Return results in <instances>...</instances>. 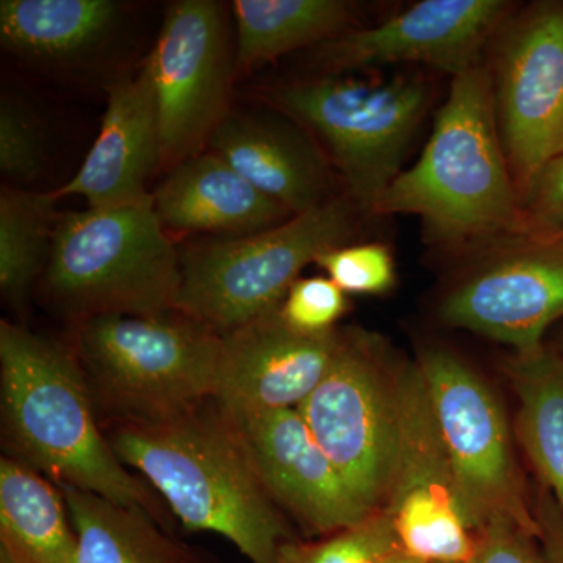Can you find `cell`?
<instances>
[{
    "instance_id": "obj_27",
    "label": "cell",
    "mask_w": 563,
    "mask_h": 563,
    "mask_svg": "<svg viewBox=\"0 0 563 563\" xmlns=\"http://www.w3.org/2000/svg\"><path fill=\"white\" fill-rule=\"evenodd\" d=\"M317 265L346 295H384L395 287V261L384 244H344L320 255Z\"/></svg>"
},
{
    "instance_id": "obj_19",
    "label": "cell",
    "mask_w": 563,
    "mask_h": 563,
    "mask_svg": "<svg viewBox=\"0 0 563 563\" xmlns=\"http://www.w3.org/2000/svg\"><path fill=\"white\" fill-rule=\"evenodd\" d=\"M152 199L163 228L222 233L225 239L263 232L292 217L213 152L173 168Z\"/></svg>"
},
{
    "instance_id": "obj_11",
    "label": "cell",
    "mask_w": 563,
    "mask_h": 563,
    "mask_svg": "<svg viewBox=\"0 0 563 563\" xmlns=\"http://www.w3.org/2000/svg\"><path fill=\"white\" fill-rule=\"evenodd\" d=\"M468 272L444 296L448 325L537 350L563 318V235L518 231L470 252Z\"/></svg>"
},
{
    "instance_id": "obj_10",
    "label": "cell",
    "mask_w": 563,
    "mask_h": 563,
    "mask_svg": "<svg viewBox=\"0 0 563 563\" xmlns=\"http://www.w3.org/2000/svg\"><path fill=\"white\" fill-rule=\"evenodd\" d=\"M399 547L429 563H466L476 536L463 517L450 455L418 363L396 372V453L384 509Z\"/></svg>"
},
{
    "instance_id": "obj_2",
    "label": "cell",
    "mask_w": 563,
    "mask_h": 563,
    "mask_svg": "<svg viewBox=\"0 0 563 563\" xmlns=\"http://www.w3.org/2000/svg\"><path fill=\"white\" fill-rule=\"evenodd\" d=\"M5 435L18 461L58 487L95 493L166 525L152 488L133 476L103 432L87 377L70 347L0 322Z\"/></svg>"
},
{
    "instance_id": "obj_3",
    "label": "cell",
    "mask_w": 563,
    "mask_h": 563,
    "mask_svg": "<svg viewBox=\"0 0 563 563\" xmlns=\"http://www.w3.org/2000/svg\"><path fill=\"white\" fill-rule=\"evenodd\" d=\"M374 214H413L433 243L468 254L521 231L492 70L483 63L453 77L421 157L396 177Z\"/></svg>"
},
{
    "instance_id": "obj_16",
    "label": "cell",
    "mask_w": 563,
    "mask_h": 563,
    "mask_svg": "<svg viewBox=\"0 0 563 563\" xmlns=\"http://www.w3.org/2000/svg\"><path fill=\"white\" fill-rule=\"evenodd\" d=\"M235 421L273 501L307 531L329 537L373 515L347 487L298 410Z\"/></svg>"
},
{
    "instance_id": "obj_24",
    "label": "cell",
    "mask_w": 563,
    "mask_h": 563,
    "mask_svg": "<svg viewBox=\"0 0 563 563\" xmlns=\"http://www.w3.org/2000/svg\"><path fill=\"white\" fill-rule=\"evenodd\" d=\"M118 11L111 0H2L0 40L29 57H68L101 40Z\"/></svg>"
},
{
    "instance_id": "obj_6",
    "label": "cell",
    "mask_w": 563,
    "mask_h": 563,
    "mask_svg": "<svg viewBox=\"0 0 563 563\" xmlns=\"http://www.w3.org/2000/svg\"><path fill=\"white\" fill-rule=\"evenodd\" d=\"M357 211L347 196L331 198L266 231L188 246L177 310L225 335L279 309L309 263L350 242Z\"/></svg>"
},
{
    "instance_id": "obj_29",
    "label": "cell",
    "mask_w": 563,
    "mask_h": 563,
    "mask_svg": "<svg viewBox=\"0 0 563 563\" xmlns=\"http://www.w3.org/2000/svg\"><path fill=\"white\" fill-rule=\"evenodd\" d=\"M43 163V144L29 111L3 96L0 106V169L10 180L35 179Z\"/></svg>"
},
{
    "instance_id": "obj_7",
    "label": "cell",
    "mask_w": 563,
    "mask_h": 563,
    "mask_svg": "<svg viewBox=\"0 0 563 563\" xmlns=\"http://www.w3.org/2000/svg\"><path fill=\"white\" fill-rule=\"evenodd\" d=\"M276 101L324 141L347 198L358 210L374 214L404 172V158L428 110L429 92L418 76L358 80L328 74L282 88Z\"/></svg>"
},
{
    "instance_id": "obj_23",
    "label": "cell",
    "mask_w": 563,
    "mask_h": 563,
    "mask_svg": "<svg viewBox=\"0 0 563 563\" xmlns=\"http://www.w3.org/2000/svg\"><path fill=\"white\" fill-rule=\"evenodd\" d=\"M507 373L520 402L518 439L563 510V358L542 344L515 352Z\"/></svg>"
},
{
    "instance_id": "obj_26",
    "label": "cell",
    "mask_w": 563,
    "mask_h": 563,
    "mask_svg": "<svg viewBox=\"0 0 563 563\" xmlns=\"http://www.w3.org/2000/svg\"><path fill=\"white\" fill-rule=\"evenodd\" d=\"M399 547L395 525L385 510L321 542L290 540L279 550V563H377Z\"/></svg>"
},
{
    "instance_id": "obj_13",
    "label": "cell",
    "mask_w": 563,
    "mask_h": 563,
    "mask_svg": "<svg viewBox=\"0 0 563 563\" xmlns=\"http://www.w3.org/2000/svg\"><path fill=\"white\" fill-rule=\"evenodd\" d=\"M146 62L157 99L161 166L173 169L201 154L228 117L231 68L220 3H172Z\"/></svg>"
},
{
    "instance_id": "obj_15",
    "label": "cell",
    "mask_w": 563,
    "mask_h": 563,
    "mask_svg": "<svg viewBox=\"0 0 563 563\" xmlns=\"http://www.w3.org/2000/svg\"><path fill=\"white\" fill-rule=\"evenodd\" d=\"M279 309L221 335L211 398L235 420L298 409L339 347V329L307 335L291 329Z\"/></svg>"
},
{
    "instance_id": "obj_28",
    "label": "cell",
    "mask_w": 563,
    "mask_h": 563,
    "mask_svg": "<svg viewBox=\"0 0 563 563\" xmlns=\"http://www.w3.org/2000/svg\"><path fill=\"white\" fill-rule=\"evenodd\" d=\"M279 310L284 321L295 331L322 335L335 331L336 321L346 313V292L329 277L298 279Z\"/></svg>"
},
{
    "instance_id": "obj_4",
    "label": "cell",
    "mask_w": 563,
    "mask_h": 563,
    "mask_svg": "<svg viewBox=\"0 0 563 563\" xmlns=\"http://www.w3.org/2000/svg\"><path fill=\"white\" fill-rule=\"evenodd\" d=\"M44 288L76 321L177 310L180 254L155 213L152 195L60 214Z\"/></svg>"
},
{
    "instance_id": "obj_22",
    "label": "cell",
    "mask_w": 563,
    "mask_h": 563,
    "mask_svg": "<svg viewBox=\"0 0 563 563\" xmlns=\"http://www.w3.org/2000/svg\"><path fill=\"white\" fill-rule=\"evenodd\" d=\"M236 68L325 43L350 31L355 7L343 0H235Z\"/></svg>"
},
{
    "instance_id": "obj_9",
    "label": "cell",
    "mask_w": 563,
    "mask_h": 563,
    "mask_svg": "<svg viewBox=\"0 0 563 563\" xmlns=\"http://www.w3.org/2000/svg\"><path fill=\"white\" fill-rule=\"evenodd\" d=\"M296 410L358 501L383 510L396 453V372L379 340L340 331L328 373Z\"/></svg>"
},
{
    "instance_id": "obj_21",
    "label": "cell",
    "mask_w": 563,
    "mask_h": 563,
    "mask_svg": "<svg viewBox=\"0 0 563 563\" xmlns=\"http://www.w3.org/2000/svg\"><path fill=\"white\" fill-rule=\"evenodd\" d=\"M0 547L22 563H77L62 488L13 457L0 461Z\"/></svg>"
},
{
    "instance_id": "obj_5",
    "label": "cell",
    "mask_w": 563,
    "mask_h": 563,
    "mask_svg": "<svg viewBox=\"0 0 563 563\" xmlns=\"http://www.w3.org/2000/svg\"><path fill=\"white\" fill-rule=\"evenodd\" d=\"M221 335L174 310L76 321L73 350L101 421H146L213 396Z\"/></svg>"
},
{
    "instance_id": "obj_31",
    "label": "cell",
    "mask_w": 563,
    "mask_h": 563,
    "mask_svg": "<svg viewBox=\"0 0 563 563\" xmlns=\"http://www.w3.org/2000/svg\"><path fill=\"white\" fill-rule=\"evenodd\" d=\"M532 540L512 521L498 518L476 533V550L466 563H544Z\"/></svg>"
},
{
    "instance_id": "obj_17",
    "label": "cell",
    "mask_w": 563,
    "mask_h": 563,
    "mask_svg": "<svg viewBox=\"0 0 563 563\" xmlns=\"http://www.w3.org/2000/svg\"><path fill=\"white\" fill-rule=\"evenodd\" d=\"M161 166V131L154 79L147 62L139 74L114 81L101 132L62 196H80L88 207L124 206L147 198V181Z\"/></svg>"
},
{
    "instance_id": "obj_1",
    "label": "cell",
    "mask_w": 563,
    "mask_h": 563,
    "mask_svg": "<svg viewBox=\"0 0 563 563\" xmlns=\"http://www.w3.org/2000/svg\"><path fill=\"white\" fill-rule=\"evenodd\" d=\"M110 446L188 531L224 537L251 563H279L287 525L233 418L207 399L146 421H101Z\"/></svg>"
},
{
    "instance_id": "obj_25",
    "label": "cell",
    "mask_w": 563,
    "mask_h": 563,
    "mask_svg": "<svg viewBox=\"0 0 563 563\" xmlns=\"http://www.w3.org/2000/svg\"><path fill=\"white\" fill-rule=\"evenodd\" d=\"M57 196L5 185L0 190V290L21 307L46 272L58 218Z\"/></svg>"
},
{
    "instance_id": "obj_20",
    "label": "cell",
    "mask_w": 563,
    "mask_h": 563,
    "mask_svg": "<svg viewBox=\"0 0 563 563\" xmlns=\"http://www.w3.org/2000/svg\"><path fill=\"white\" fill-rule=\"evenodd\" d=\"M60 488L77 537V563H210L144 510Z\"/></svg>"
},
{
    "instance_id": "obj_18",
    "label": "cell",
    "mask_w": 563,
    "mask_h": 563,
    "mask_svg": "<svg viewBox=\"0 0 563 563\" xmlns=\"http://www.w3.org/2000/svg\"><path fill=\"white\" fill-rule=\"evenodd\" d=\"M209 146L255 190L292 217L331 199L325 195L328 166L320 151L285 122L261 114H228Z\"/></svg>"
},
{
    "instance_id": "obj_33",
    "label": "cell",
    "mask_w": 563,
    "mask_h": 563,
    "mask_svg": "<svg viewBox=\"0 0 563 563\" xmlns=\"http://www.w3.org/2000/svg\"><path fill=\"white\" fill-rule=\"evenodd\" d=\"M377 563H429L422 561L420 558H415V555L407 553L406 550H402L401 547L396 548V550L390 551L387 555H384Z\"/></svg>"
},
{
    "instance_id": "obj_8",
    "label": "cell",
    "mask_w": 563,
    "mask_h": 563,
    "mask_svg": "<svg viewBox=\"0 0 563 563\" xmlns=\"http://www.w3.org/2000/svg\"><path fill=\"white\" fill-rule=\"evenodd\" d=\"M418 366L450 455L466 525L476 536L504 518L537 539L539 525L526 498L501 404L453 352L426 350Z\"/></svg>"
},
{
    "instance_id": "obj_34",
    "label": "cell",
    "mask_w": 563,
    "mask_h": 563,
    "mask_svg": "<svg viewBox=\"0 0 563 563\" xmlns=\"http://www.w3.org/2000/svg\"><path fill=\"white\" fill-rule=\"evenodd\" d=\"M0 563H22L7 548L0 547Z\"/></svg>"
},
{
    "instance_id": "obj_12",
    "label": "cell",
    "mask_w": 563,
    "mask_h": 563,
    "mask_svg": "<svg viewBox=\"0 0 563 563\" xmlns=\"http://www.w3.org/2000/svg\"><path fill=\"white\" fill-rule=\"evenodd\" d=\"M496 114L517 190L563 152V2H537L501 27Z\"/></svg>"
},
{
    "instance_id": "obj_30",
    "label": "cell",
    "mask_w": 563,
    "mask_h": 563,
    "mask_svg": "<svg viewBox=\"0 0 563 563\" xmlns=\"http://www.w3.org/2000/svg\"><path fill=\"white\" fill-rule=\"evenodd\" d=\"M521 231L563 235V152L518 191Z\"/></svg>"
},
{
    "instance_id": "obj_32",
    "label": "cell",
    "mask_w": 563,
    "mask_h": 563,
    "mask_svg": "<svg viewBox=\"0 0 563 563\" xmlns=\"http://www.w3.org/2000/svg\"><path fill=\"white\" fill-rule=\"evenodd\" d=\"M533 515L539 525L537 540L542 543L544 563H563V510L544 485Z\"/></svg>"
},
{
    "instance_id": "obj_14",
    "label": "cell",
    "mask_w": 563,
    "mask_h": 563,
    "mask_svg": "<svg viewBox=\"0 0 563 563\" xmlns=\"http://www.w3.org/2000/svg\"><path fill=\"white\" fill-rule=\"evenodd\" d=\"M509 9L504 0H422L383 24L325 41L313 57L329 74L412 63L454 77L483 63Z\"/></svg>"
}]
</instances>
